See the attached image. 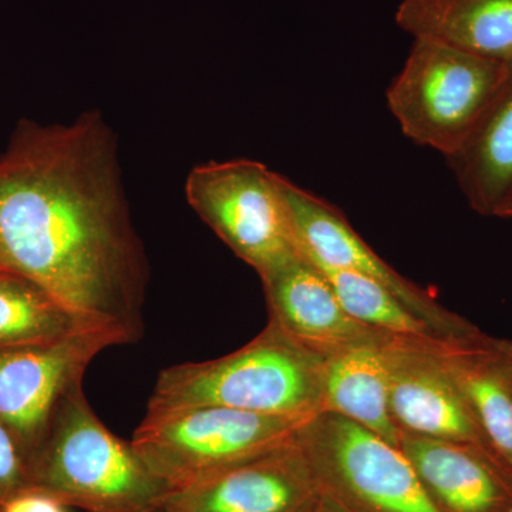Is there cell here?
Masks as SVG:
<instances>
[{"label":"cell","mask_w":512,"mask_h":512,"mask_svg":"<svg viewBox=\"0 0 512 512\" xmlns=\"http://www.w3.org/2000/svg\"><path fill=\"white\" fill-rule=\"evenodd\" d=\"M0 265L131 343L143 335L147 256L100 111L13 130L0 154Z\"/></svg>","instance_id":"cell-1"},{"label":"cell","mask_w":512,"mask_h":512,"mask_svg":"<svg viewBox=\"0 0 512 512\" xmlns=\"http://www.w3.org/2000/svg\"><path fill=\"white\" fill-rule=\"evenodd\" d=\"M323 360L269 319L244 348L218 359L164 369L147 412L221 406L269 416H315L322 396Z\"/></svg>","instance_id":"cell-2"},{"label":"cell","mask_w":512,"mask_h":512,"mask_svg":"<svg viewBox=\"0 0 512 512\" xmlns=\"http://www.w3.org/2000/svg\"><path fill=\"white\" fill-rule=\"evenodd\" d=\"M28 487L87 512L148 510L170 491L131 441L104 426L82 384L64 397L29 457Z\"/></svg>","instance_id":"cell-3"},{"label":"cell","mask_w":512,"mask_h":512,"mask_svg":"<svg viewBox=\"0 0 512 512\" xmlns=\"http://www.w3.org/2000/svg\"><path fill=\"white\" fill-rule=\"evenodd\" d=\"M507 73L508 63L436 40L413 39L387 89V106L404 136L448 158L471 136Z\"/></svg>","instance_id":"cell-4"},{"label":"cell","mask_w":512,"mask_h":512,"mask_svg":"<svg viewBox=\"0 0 512 512\" xmlns=\"http://www.w3.org/2000/svg\"><path fill=\"white\" fill-rule=\"evenodd\" d=\"M312 417L221 406L147 412L131 444L158 480L178 490L284 446Z\"/></svg>","instance_id":"cell-5"},{"label":"cell","mask_w":512,"mask_h":512,"mask_svg":"<svg viewBox=\"0 0 512 512\" xmlns=\"http://www.w3.org/2000/svg\"><path fill=\"white\" fill-rule=\"evenodd\" d=\"M281 177L259 161L237 158L195 165L185 181L195 214L259 278L305 256Z\"/></svg>","instance_id":"cell-6"},{"label":"cell","mask_w":512,"mask_h":512,"mask_svg":"<svg viewBox=\"0 0 512 512\" xmlns=\"http://www.w3.org/2000/svg\"><path fill=\"white\" fill-rule=\"evenodd\" d=\"M320 490L353 512H439L399 446L355 421L318 413L298 434Z\"/></svg>","instance_id":"cell-7"},{"label":"cell","mask_w":512,"mask_h":512,"mask_svg":"<svg viewBox=\"0 0 512 512\" xmlns=\"http://www.w3.org/2000/svg\"><path fill=\"white\" fill-rule=\"evenodd\" d=\"M131 343L119 329L101 328L73 338L0 352V421L15 437L28 463L42 443L57 407L83 383L94 357Z\"/></svg>","instance_id":"cell-8"},{"label":"cell","mask_w":512,"mask_h":512,"mask_svg":"<svg viewBox=\"0 0 512 512\" xmlns=\"http://www.w3.org/2000/svg\"><path fill=\"white\" fill-rule=\"evenodd\" d=\"M281 187L303 254L315 264L346 269L384 286L436 330L441 339H463L480 332L481 329L470 320L444 308L433 295L414 285L380 258L338 208L293 184L284 175Z\"/></svg>","instance_id":"cell-9"},{"label":"cell","mask_w":512,"mask_h":512,"mask_svg":"<svg viewBox=\"0 0 512 512\" xmlns=\"http://www.w3.org/2000/svg\"><path fill=\"white\" fill-rule=\"evenodd\" d=\"M320 497L322 490L296 436L268 453L168 491L154 508L156 512H312Z\"/></svg>","instance_id":"cell-10"},{"label":"cell","mask_w":512,"mask_h":512,"mask_svg":"<svg viewBox=\"0 0 512 512\" xmlns=\"http://www.w3.org/2000/svg\"><path fill=\"white\" fill-rule=\"evenodd\" d=\"M436 340L394 335L384 339L394 424L400 434L464 441L491 450L463 394L434 352Z\"/></svg>","instance_id":"cell-11"},{"label":"cell","mask_w":512,"mask_h":512,"mask_svg":"<svg viewBox=\"0 0 512 512\" xmlns=\"http://www.w3.org/2000/svg\"><path fill=\"white\" fill-rule=\"evenodd\" d=\"M400 450L439 512H507L512 471L493 451L464 441L400 434Z\"/></svg>","instance_id":"cell-12"},{"label":"cell","mask_w":512,"mask_h":512,"mask_svg":"<svg viewBox=\"0 0 512 512\" xmlns=\"http://www.w3.org/2000/svg\"><path fill=\"white\" fill-rule=\"evenodd\" d=\"M261 281L269 319L322 359L383 335L342 308L325 274L306 255Z\"/></svg>","instance_id":"cell-13"},{"label":"cell","mask_w":512,"mask_h":512,"mask_svg":"<svg viewBox=\"0 0 512 512\" xmlns=\"http://www.w3.org/2000/svg\"><path fill=\"white\" fill-rule=\"evenodd\" d=\"M495 456L512 471V340L483 330L433 343Z\"/></svg>","instance_id":"cell-14"},{"label":"cell","mask_w":512,"mask_h":512,"mask_svg":"<svg viewBox=\"0 0 512 512\" xmlns=\"http://www.w3.org/2000/svg\"><path fill=\"white\" fill-rule=\"evenodd\" d=\"M394 20L413 39L512 62V0H402Z\"/></svg>","instance_id":"cell-15"},{"label":"cell","mask_w":512,"mask_h":512,"mask_svg":"<svg viewBox=\"0 0 512 512\" xmlns=\"http://www.w3.org/2000/svg\"><path fill=\"white\" fill-rule=\"evenodd\" d=\"M446 160L468 207L495 217L512 188V62L471 136Z\"/></svg>","instance_id":"cell-16"},{"label":"cell","mask_w":512,"mask_h":512,"mask_svg":"<svg viewBox=\"0 0 512 512\" xmlns=\"http://www.w3.org/2000/svg\"><path fill=\"white\" fill-rule=\"evenodd\" d=\"M377 336L323 360L319 413L355 421L394 446L400 431L389 409L384 339Z\"/></svg>","instance_id":"cell-17"},{"label":"cell","mask_w":512,"mask_h":512,"mask_svg":"<svg viewBox=\"0 0 512 512\" xmlns=\"http://www.w3.org/2000/svg\"><path fill=\"white\" fill-rule=\"evenodd\" d=\"M101 328L113 326L77 315L22 275L0 271V352L49 345Z\"/></svg>","instance_id":"cell-18"},{"label":"cell","mask_w":512,"mask_h":512,"mask_svg":"<svg viewBox=\"0 0 512 512\" xmlns=\"http://www.w3.org/2000/svg\"><path fill=\"white\" fill-rule=\"evenodd\" d=\"M315 265L325 274L342 308L362 325L404 338L441 339L436 330L384 286L346 269Z\"/></svg>","instance_id":"cell-19"},{"label":"cell","mask_w":512,"mask_h":512,"mask_svg":"<svg viewBox=\"0 0 512 512\" xmlns=\"http://www.w3.org/2000/svg\"><path fill=\"white\" fill-rule=\"evenodd\" d=\"M28 487V463L18 441L0 421V508L13 494Z\"/></svg>","instance_id":"cell-20"},{"label":"cell","mask_w":512,"mask_h":512,"mask_svg":"<svg viewBox=\"0 0 512 512\" xmlns=\"http://www.w3.org/2000/svg\"><path fill=\"white\" fill-rule=\"evenodd\" d=\"M66 505L35 488L26 487L6 501L0 512H69Z\"/></svg>","instance_id":"cell-21"},{"label":"cell","mask_w":512,"mask_h":512,"mask_svg":"<svg viewBox=\"0 0 512 512\" xmlns=\"http://www.w3.org/2000/svg\"><path fill=\"white\" fill-rule=\"evenodd\" d=\"M312 512H353L345 505L338 503L335 498L329 497L328 494H323L320 497L319 503L313 508Z\"/></svg>","instance_id":"cell-22"},{"label":"cell","mask_w":512,"mask_h":512,"mask_svg":"<svg viewBox=\"0 0 512 512\" xmlns=\"http://www.w3.org/2000/svg\"><path fill=\"white\" fill-rule=\"evenodd\" d=\"M497 218H512V188L511 191L508 192L507 198H505L501 207L498 208Z\"/></svg>","instance_id":"cell-23"},{"label":"cell","mask_w":512,"mask_h":512,"mask_svg":"<svg viewBox=\"0 0 512 512\" xmlns=\"http://www.w3.org/2000/svg\"><path fill=\"white\" fill-rule=\"evenodd\" d=\"M154 507H156V505H154ZM148 508V510H144V511H137V512H156V508Z\"/></svg>","instance_id":"cell-24"},{"label":"cell","mask_w":512,"mask_h":512,"mask_svg":"<svg viewBox=\"0 0 512 512\" xmlns=\"http://www.w3.org/2000/svg\"><path fill=\"white\" fill-rule=\"evenodd\" d=\"M5 269H6L5 266L0 265V271H5ZM8 271H9V269H8Z\"/></svg>","instance_id":"cell-25"},{"label":"cell","mask_w":512,"mask_h":512,"mask_svg":"<svg viewBox=\"0 0 512 512\" xmlns=\"http://www.w3.org/2000/svg\"><path fill=\"white\" fill-rule=\"evenodd\" d=\"M507 512H512V504H511V507L508 508V511Z\"/></svg>","instance_id":"cell-26"}]
</instances>
